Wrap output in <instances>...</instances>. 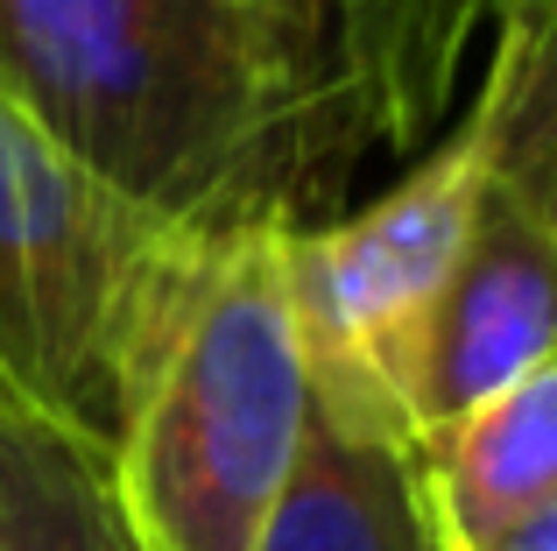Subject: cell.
<instances>
[{"instance_id":"cell-10","label":"cell","mask_w":557,"mask_h":551,"mask_svg":"<svg viewBox=\"0 0 557 551\" xmlns=\"http://www.w3.org/2000/svg\"><path fill=\"white\" fill-rule=\"evenodd\" d=\"M473 121L487 170L557 234V0H508L494 14V71Z\"/></svg>"},{"instance_id":"cell-5","label":"cell","mask_w":557,"mask_h":551,"mask_svg":"<svg viewBox=\"0 0 557 551\" xmlns=\"http://www.w3.org/2000/svg\"><path fill=\"white\" fill-rule=\"evenodd\" d=\"M557 360V234L502 177H480L473 226L431 311L417 368V445L508 382Z\"/></svg>"},{"instance_id":"cell-3","label":"cell","mask_w":557,"mask_h":551,"mask_svg":"<svg viewBox=\"0 0 557 551\" xmlns=\"http://www.w3.org/2000/svg\"><path fill=\"white\" fill-rule=\"evenodd\" d=\"M198 241L92 177L0 93V382L22 403L113 453Z\"/></svg>"},{"instance_id":"cell-6","label":"cell","mask_w":557,"mask_h":551,"mask_svg":"<svg viewBox=\"0 0 557 551\" xmlns=\"http://www.w3.org/2000/svg\"><path fill=\"white\" fill-rule=\"evenodd\" d=\"M289 107L325 135L346 170L374 142L417 135V99L395 64L381 0H226Z\"/></svg>"},{"instance_id":"cell-1","label":"cell","mask_w":557,"mask_h":551,"mask_svg":"<svg viewBox=\"0 0 557 551\" xmlns=\"http://www.w3.org/2000/svg\"><path fill=\"white\" fill-rule=\"evenodd\" d=\"M0 93L170 226H318L354 170L226 0H0Z\"/></svg>"},{"instance_id":"cell-8","label":"cell","mask_w":557,"mask_h":551,"mask_svg":"<svg viewBox=\"0 0 557 551\" xmlns=\"http://www.w3.org/2000/svg\"><path fill=\"white\" fill-rule=\"evenodd\" d=\"M445 551H480L557 488V360L417 445Z\"/></svg>"},{"instance_id":"cell-11","label":"cell","mask_w":557,"mask_h":551,"mask_svg":"<svg viewBox=\"0 0 557 551\" xmlns=\"http://www.w3.org/2000/svg\"><path fill=\"white\" fill-rule=\"evenodd\" d=\"M502 14L508 0H381L395 36V64H403V85L417 99V113H431L451 85V64H459L466 36H473L480 14Z\"/></svg>"},{"instance_id":"cell-12","label":"cell","mask_w":557,"mask_h":551,"mask_svg":"<svg viewBox=\"0 0 557 551\" xmlns=\"http://www.w3.org/2000/svg\"><path fill=\"white\" fill-rule=\"evenodd\" d=\"M480 551H557V488L536 502V510H522L508 530H494Z\"/></svg>"},{"instance_id":"cell-7","label":"cell","mask_w":557,"mask_h":551,"mask_svg":"<svg viewBox=\"0 0 557 551\" xmlns=\"http://www.w3.org/2000/svg\"><path fill=\"white\" fill-rule=\"evenodd\" d=\"M255 551H445L417 445L311 403L297 467Z\"/></svg>"},{"instance_id":"cell-4","label":"cell","mask_w":557,"mask_h":551,"mask_svg":"<svg viewBox=\"0 0 557 551\" xmlns=\"http://www.w3.org/2000/svg\"><path fill=\"white\" fill-rule=\"evenodd\" d=\"M480 177L487 142L466 113L459 135L374 206L289 226V311L318 411L417 445L423 340L473 226Z\"/></svg>"},{"instance_id":"cell-13","label":"cell","mask_w":557,"mask_h":551,"mask_svg":"<svg viewBox=\"0 0 557 551\" xmlns=\"http://www.w3.org/2000/svg\"><path fill=\"white\" fill-rule=\"evenodd\" d=\"M381 22H388V14H381ZM417 121H423V113H417Z\"/></svg>"},{"instance_id":"cell-9","label":"cell","mask_w":557,"mask_h":551,"mask_svg":"<svg viewBox=\"0 0 557 551\" xmlns=\"http://www.w3.org/2000/svg\"><path fill=\"white\" fill-rule=\"evenodd\" d=\"M0 551H149L113 453L0 382Z\"/></svg>"},{"instance_id":"cell-2","label":"cell","mask_w":557,"mask_h":551,"mask_svg":"<svg viewBox=\"0 0 557 551\" xmlns=\"http://www.w3.org/2000/svg\"><path fill=\"white\" fill-rule=\"evenodd\" d=\"M311 417L289 311V226H219L190 248L113 439L149 551H255Z\"/></svg>"}]
</instances>
